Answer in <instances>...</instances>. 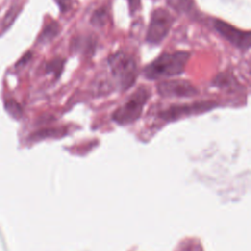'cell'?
<instances>
[{"mask_svg":"<svg viewBox=\"0 0 251 251\" xmlns=\"http://www.w3.org/2000/svg\"><path fill=\"white\" fill-rule=\"evenodd\" d=\"M214 28L226 40L234 47L246 51L251 46V32L238 29L231 25L221 21L214 20Z\"/></svg>","mask_w":251,"mask_h":251,"instance_id":"5","label":"cell"},{"mask_svg":"<svg viewBox=\"0 0 251 251\" xmlns=\"http://www.w3.org/2000/svg\"><path fill=\"white\" fill-rule=\"evenodd\" d=\"M97 42L91 35H77L73 38L70 49L74 53L83 56H93L96 51Z\"/></svg>","mask_w":251,"mask_h":251,"instance_id":"8","label":"cell"},{"mask_svg":"<svg viewBox=\"0 0 251 251\" xmlns=\"http://www.w3.org/2000/svg\"><path fill=\"white\" fill-rule=\"evenodd\" d=\"M174 21V17L167 9L158 8L154 10L146 33V41L153 45L161 43L170 32Z\"/></svg>","mask_w":251,"mask_h":251,"instance_id":"4","label":"cell"},{"mask_svg":"<svg viewBox=\"0 0 251 251\" xmlns=\"http://www.w3.org/2000/svg\"><path fill=\"white\" fill-rule=\"evenodd\" d=\"M30 58H31V53H30V52H27V53H26V54H25V55H24V57H23V58H22V59L17 63V65H16V66L18 67V66L25 65V64L29 61V59H30Z\"/></svg>","mask_w":251,"mask_h":251,"instance_id":"18","label":"cell"},{"mask_svg":"<svg viewBox=\"0 0 251 251\" xmlns=\"http://www.w3.org/2000/svg\"><path fill=\"white\" fill-rule=\"evenodd\" d=\"M159 94L166 98L192 97L198 94V89L187 80L172 79L161 81L157 85Z\"/></svg>","mask_w":251,"mask_h":251,"instance_id":"7","label":"cell"},{"mask_svg":"<svg viewBox=\"0 0 251 251\" xmlns=\"http://www.w3.org/2000/svg\"><path fill=\"white\" fill-rule=\"evenodd\" d=\"M55 1L59 6L60 11L63 13L69 11L72 7V0H55Z\"/></svg>","mask_w":251,"mask_h":251,"instance_id":"16","label":"cell"},{"mask_svg":"<svg viewBox=\"0 0 251 251\" xmlns=\"http://www.w3.org/2000/svg\"><path fill=\"white\" fill-rule=\"evenodd\" d=\"M212 84L214 86H217V87L227 88V87H231V86L236 85L237 82H236V79L230 74L222 73V74H219L215 77V79L213 80Z\"/></svg>","mask_w":251,"mask_h":251,"instance_id":"11","label":"cell"},{"mask_svg":"<svg viewBox=\"0 0 251 251\" xmlns=\"http://www.w3.org/2000/svg\"><path fill=\"white\" fill-rule=\"evenodd\" d=\"M167 2L172 8L181 14H189L194 10L192 0H167Z\"/></svg>","mask_w":251,"mask_h":251,"instance_id":"10","label":"cell"},{"mask_svg":"<svg viewBox=\"0 0 251 251\" xmlns=\"http://www.w3.org/2000/svg\"><path fill=\"white\" fill-rule=\"evenodd\" d=\"M5 107L7 109V111L14 117L19 118L22 115V109L21 106L14 100H9L5 103Z\"/></svg>","mask_w":251,"mask_h":251,"instance_id":"15","label":"cell"},{"mask_svg":"<svg viewBox=\"0 0 251 251\" xmlns=\"http://www.w3.org/2000/svg\"><path fill=\"white\" fill-rule=\"evenodd\" d=\"M189 58L190 53L186 51L163 53L147 65L143 69L142 74L147 79L152 80L180 75L183 74Z\"/></svg>","mask_w":251,"mask_h":251,"instance_id":"1","label":"cell"},{"mask_svg":"<svg viewBox=\"0 0 251 251\" xmlns=\"http://www.w3.org/2000/svg\"><path fill=\"white\" fill-rule=\"evenodd\" d=\"M127 3L131 15L135 14L140 8V0H127Z\"/></svg>","mask_w":251,"mask_h":251,"instance_id":"17","label":"cell"},{"mask_svg":"<svg viewBox=\"0 0 251 251\" xmlns=\"http://www.w3.org/2000/svg\"><path fill=\"white\" fill-rule=\"evenodd\" d=\"M217 106L218 104L213 101H200L191 104L174 105L167 110L162 111L159 116L165 121H175L185 116L201 114L210 111Z\"/></svg>","mask_w":251,"mask_h":251,"instance_id":"6","label":"cell"},{"mask_svg":"<svg viewBox=\"0 0 251 251\" xmlns=\"http://www.w3.org/2000/svg\"><path fill=\"white\" fill-rule=\"evenodd\" d=\"M108 65L121 90H126L134 84L138 68L132 56L123 51L116 52L108 58Z\"/></svg>","mask_w":251,"mask_h":251,"instance_id":"2","label":"cell"},{"mask_svg":"<svg viewBox=\"0 0 251 251\" xmlns=\"http://www.w3.org/2000/svg\"><path fill=\"white\" fill-rule=\"evenodd\" d=\"M60 33V25L56 22L47 24L39 34L37 41L40 44H46L52 41Z\"/></svg>","mask_w":251,"mask_h":251,"instance_id":"9","label":"cell"},{"mask_svg":"<svg viewBox=\"0 0 251 251\" xmlns=\"http://www.w3.org/2000/svg\"><path fill=\"white\" fill-rule=\"evenodd\" d=\"M108 19V12L105 8H100L98 10H96L90 19V22L93 25L96 26H102L106 24Z\"/></svg>","mask_w":251,"mask_h":251,"instance_id":"14","label":"cell"},{"mask_svg":"<svg viewBox=\"0 0 251 251\" xmlns=\"http://www.w3.org/2000/svg\"><path fill=\"white\" fill-rule=\"evenodd\" d=\"M66 60L62 58H55L46 64V73L53 74L57 78L61 75Z\"/></svg>","mask_w":251,"mask_h":251,"instance_id":"12","label":"cell"},{"mask_svg":"<svg viewBox=\"0 0 251 251\" xmlns=\"http://www.w3.org/2000/svg\"><path fill=\"white\" fill-rule=\"evenodd\" d=\"M150 97L148 88L138 87L128 99L112 115L113 121L121 126H126L134 123L142 114L143 108Z\"/></svg>","mask_w":251,"mask_h":251,"instance_id":"3","label":"cell"},{"mask_svg":"<svg viewBox=\"0 0 251 251\" xmlns=\"http://www.w3.org/2000/svg\"><path fill=\"white\" fill-rule=\"evenodd\" d=\"M21 8L20 6L18 5H14L12 6L9 11L6 13L5 15V18L3 20V23H2V28L3 30H6L7 28H9L11 26V25L14 23V21L16 20L19 12H20Z\"/></svg>","mask_w":251,"mask_h":251,"instance_id":"13","label":"cell"}]
</instances>
